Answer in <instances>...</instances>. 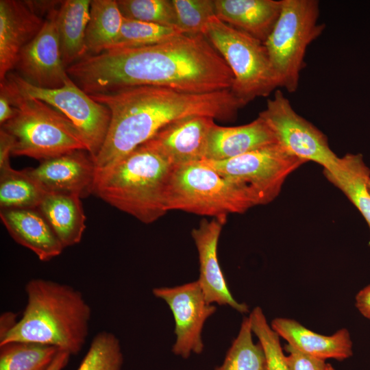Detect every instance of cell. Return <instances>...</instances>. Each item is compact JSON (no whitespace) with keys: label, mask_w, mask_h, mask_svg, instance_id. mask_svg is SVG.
Instances as JSON below:
<instances>
[{"label":"cell","mask_w":370,"mask_h":370,"mask_svg":"<svg viewBox=\"0 0 370 370\" xmlns=\"http://www.w3.org/2000/svg\"><path fill=\"white\" fill-rule=\"evenodd\" d=\"M285 349L286 361L290 370H330L333 367L325 360L302 353L288 344L285 345Z\"/></svg>","instance_id":"obj_34"},{"label":"cell","mask_w":370,"mask_h":370,"mask_svg":"<svg viewBox=\"0 0 370 370\" xmlns=\"http://www.w3.org/2000/svg\"><path fill=\"white\" fill-rule=\"evenodd\" d=\"M30 176L47 192L75 195L92 194L97 167L86 150H75L41 161L27 168Z\"/></svg>","instance_id":"obj_15"},{"label":"cell","mask_w":370,"mask_h":370,"mask_svg":"<svg viewBox=\"0 0 370 370\" xmlns=\"http://www.w3.org/2000/svg\"><path fill=\"white\" fill-rule=\"evenodd\" d=\"M355 306L364 317L370 321V284L357 293Z\"/></svg>","instance_id":"obj_36"},{"label":"cell","mask_w":370,"mask_h":370,"mask_svg":"<svg viewBox=\"0 0 370 370\" xmlns=\"http://www.w3.org/2000/svg\"><path fill=\"white\" fill-rule=\"evenodd\" d=\"M27 304L21 318L0 340L54 346L77 354L87 340L92 310L82 293L71 285L34 278L25 285Z\"/></svg>","instance_id":"obj_3"},{"label":"cell","mask_w":370,"mask_h":370,"mask_svg":"<svg viewBox=\"0 0 370 370\" xmlns=\"http://www.w3.org/2000/svg\"><path fill=\"white\" fill-rule=\"evenodd\" d=\"M203 34L230 69L234 76L230 90L243 106L279 88L264 43L217 16L208 21Z\"/></svg>","instance_id":"obj_7"},{"label":"cell","mask_w":370,"mask_h":370,"mask_svg":"<svg viewBox=\"0 0 370 370\" xmlns=\"http://www.w3.org/2000/svg\"><path fill=\"white\" fill-rule=\"evenodd\" d=\"M323 173L359 210L370 230V193L367 188L370 169L365 163L362 155L347 153L341 158L336 169L330 172L323 171Z\"/></svg>","instance_id":"obj_24"},{"label":"cell","mask_w":370,"mask_h":370,"mask_svg":"<svg viewBox=\"0 0 370 370\" xmlns=\"http://www.w3.org/2000/svg\"><path fill=\"white\" fill-rule=\"evenodd\" d=\"M216 16L264 43L280 15L282 0H214Z\"/></svg>","instance_id":"obj_20"},{"label":"cell","mask_w":370,"mask_h":370,"mask_svg":"<svg viewBox=\"0 0 370 370\" xmlns=\"http://www.w3.org/2000/svg\"><path fill=\"white\" fill-rule=\"evenodd\" d=\"M317 0H282L278 20L264 43L276 74L279 88L294 92L305 66L308 47L324 31L319 23Z\"/></svg>","instance_id":"obj_8"},{"label":"cell","mask_w":370,"mask_h":370,"mask_svg":"<svg viewBox=\"0 0 370 370\" xmlns=\"http://www.w3.org/2000/svg\"><path fill=\"white\" fill-rule=\"evenodd\" d=\"M14 145L13 137L5 131L0 129V172L12 168L10 163V156L12 155Z\"/></svg>","instance_id":"obj_35"},{"label":"cell","mask_w":370,"mask_h":370,"mask_svg":"<svg viewBox=\"0 0 370 370\" xmlns=\"http://www.w3.org/2000/svg\"><path fill=\"white\" fill-rule=\"evenodd\" d=\"M71 354L63 350H59L47 370H62L67 365Z\"/></svg>","instance_id":"obj_39"},{"label":"cell","mask_w":370,"mask_h":370,"mask_svg":"<svg viewBox=\"0 0 370 370\" xmlns=\"http://www.w3.org/2000/svg\"><path fill=\"white\" fill-rule=\"evenodd\" d=\"M0 218L11 237L41 261L52 260L64 249L38 209H3Z\"/></svg>","instance_id":"obj_19"},{"label":"cell","mask_w":370,"mask_h":370,"mask_svg":"<svg viewBox=\"0 0 370 370\" xmlns=\"http://www.w3.org/2000/svg\"><path fill=\"white\" fill-rule=\"evenodd\" d=\"M152 293L167 304L173 315L176 340L173 353L183 358L201 354L204 325L217 308L206 301L198 280L174 287L154 288Z\"/></svg>","instance_id":"obj_12"},{"label":"cell","mask_w":370,"mask_h":370,"mask_svg":"<svg viewBox=\"0 0 370 370\" xmlns=\"http://www.w3.org/2000/svg\"><path fill=\"white\" fill-rule=\"evenodd\" d=\"M0 88L14 110L12 117L1 125L14 138L12 156L41 162L75 150L87 151L77 128L60 112L21 92L8 75L0 82Z\"/></svg>","instance_id":"obj_5"},{"label":"cell","mask_w":370,"mask_h":370,"mask_svg":"<svg viewBox=\"0 0 370 370\" xmlns=\"http://www.w3.org/2000/svg\"><path fill=\"white\" fill-rule=\"evenodd\" d=\"M271 328L287 344L309 356L325 360L342 361L353 355V343L347 329L338 330L332 335H323L310 330L296 320L277 317Z\"/></svg>","instance_id":"obj_18"},{"label":"cell","mask_w":370,"mask_h":370,"mask_svg":"<svg viewBox=\"0 0 370 370\" xmlns=\"http://www.w3.org/2000/svg\"><path fill=\"white\" fill-rule=\"evenodd\" d=\"M173 166L144 143L115 163L97 169L92 194L143 223L168 211L166 195Z\"/></svg>","instance_id":"obj_4"},{"label":"cell","mask_w":370,"mask_h":370,"mask_svg":"<svg viewBox=\"0 0 370 370\" xmlns=\"http://www.w3.org/2000/svg\"><path fill=\"white\" fill-rule=\"evenodd\" d=\"M181 34L183 33L175 27L124 18L121 32L110 49L154 45Z\"/></svg>","instance_id":"obj_29"},{"label":"cell","mask_w":370,"mask_h":370,"mask_svg":"<svg viewBox=\"0 0 370 370\" xmlns=\"http://www.w3.org/2000/svg\"><path fill=\"white\" fill-rule=\"evenodd\" d=\"M278 143L274 134L259 116L253 121L234 127L212 126L204 160H225Z\"/></svg>","instance_id":"obj_21"},{"label":"cell","mask_w":370,"mask_h":370,"mask_svg":"<svg viewBox=\"0 0 370 370\" xmlns=\"http://www.w3.org/2000/svg\"><path fill=\"white\" fill-rule=\"evenodd\" d=\"M225 223L217 219L210 221L204 219L191 232L199 256L197 280L209 304L229 306L238 312L247 313L248 306L234 298L219 262L218 243Z\"/></svg>","instance_id":"obj_14"},{"label":"cell","mask_w":370,"mask_h":370,"mask_svg":"<svg viewBox=\"0 0 370 370\" xmlns=\"http://www.w3.org/2000/svg\"><path fill=\"white\" fill-rule=\"evenodd\" d=\"M90 95L110 112L106 138L94 159L97 169L119 161L177 120L206 116L231 121L244 107L230 89L195 94L138 86Z\"/></svg>","instance_id":"obj_2"},{"label":"cell","mask_w":370,"mask_h":370,"mask_svg":"<svg viewBox=\"0 0 370 370\" xmlns=\"http://www.w3.org/2000/svg\"><path fill=\"white\" fill-rule=\"evenodd\" d=\"M330 370H335V369H334V367H332Z\"/></svg>","instance_id":"obj_41"},{"label":"cell","mask_w":370,"mask_h":370,"mask_svg":"<svg viewBox=\"0 0 370 370\" xmlns=\"http://www.w3.org/2000/svg\"><path fill=\"white\" fill-rule=\"evenodd\" d=\"M116 1L125 18L177 28L176 13L172 0Z\"/></svg>","instance_id":"obj_31"},{"label":"cell","mask_w":370,"mask_h":370,"mask_svg":"<svg viewBox=\"0 0 370 370\" xmlns=\"http://www.w3.org/2000/svg\"><path fill=\"white\" fill-rule=\"evenodd\" d=\"M172 1L175 10L177 28L183 34H203L208 21L216 16L214 0Z\"/></svg>","instance_id":"obj_33"},{"label":"cell","mask_w":370,"mask_h":370,"mask_svg":"<svg viewBox=\"0 0 370 370\" xmlns=\"http://www.w3.org/2000/svg\"><path fill=\"white\" fill-rule=\"evenodd\" d=\"M215 123L212 117L193 116L164 127L147 143L173 166L200 162L205 159L208 136Z\"/></svg>","instance_id":"obj_16"},{"label":"cell","mask_w":370,"mask_h":370,"mask_svg":"<svg viewBox=\"0 0 370 370\" xmlns=\"http://www.w3.org/2000/svg\"><path fill=\"white\" fill-rule=\"evenodd\" d=\"M91 0H65L58 8L56 25L66 69L87 55L85 35Z\"/></svg>","instance_id":"obj_23"},{"label":"cell","mask_w":370,"mask_h":370,"mask_svg":"<svg viewBox=\"0 0 370 370\" xmlns=\"http://www.w3.org/2000/svg\"><path fill=\"white\" fill-rule=\"evenodd\" d=\"M14 114L10 97L4 89L0 88V124L2 125Z\"/></svg>","instance_id":"obj_37"},{"label":"cell","mask_w":370,"mask_h":370,"mask_svg":"<svg viewBox=\"0 0 370 370\" xmlns=\"http://www.w3.org/2000/svg\"><path fill=\"white\" fill-rule=\"evenodd\" d=\"M248 318L252 332L258 337L263 349L267 370H290L280 336L267 322L262 308L259 306L255 307Z\"/></svg>","instance_id":"obj_32"},{"label":"cell","mask_w":370,"mask_h":370,"mask_svg":"<svg viewBox=\"0 0 370 370\" xmlns=\"http://www.w3.org/2000/svg\"><path fill=\"white\" fill-rule=\"evenodd\" d=\"M38 210L64 248L80 243L86 217L79 196L47 193Z\"/></svg>","instance_id":"obj_22"},{"label":"cell","mask_w":370,"mask_h":370,"mask_svg":"<svg viewBox=\"0 0 370 370\" xmlns=\"http://www.w3.org/2000/svg\"><path fill=\"white\" fill-rule=\"evenodd\" d=\"M123 362L119 339L112 332L101 331L92 338L77 370H121Z\"/></svg>","instance_id":"obj_30"},{"label":"cell","mask_w":370,"mask_h":370,"mask_svg":"<svg viewBox=\"0 0 370 370\" xmlns=\"http://www.w3.org/2000/svg\"><path fill=\"white\" fill-rule=\"evenodd\" d=\"M60 349L29 342L0 345V370H47Z\"/></svg>","instance_id":"obj_27"},{"label":"cell","mask_w":370,"mask_h":370,"mask_svg":"<svg viewBox=\"0 0 370 370\" xmlns=\"http://www.w3.org/2000/svg\"><path fill=\"white\" fill-rule=\"evenodd\" d=\"M367 188L370 193V179L369 180L368 183H367Z\"/></svg>","instance_id":"obj_40"},{"label":"cell","mask_w":370,"mask_h":370,"mask_svg":"<svg viewBox=\"0 0 370 370\" xmlns=\"http://www.w3.org/2000/svg\"><path fill=\"white\" fill-rule=\"evenodd\" d=\"M258 116L270 127L278 143L292 155L317 163L325 171L338 167L341 158L332 150L325 135L300 116L280 90L267 99Z\"/></svg>","instance_id":"obj_11"},{"label":"cell","mask_w":370,"mask_h":370,"mask_svg":"<svg viewBox=\"0 0 370 370\" xmlns=\"http://www.w3.org/2000/svg\"><path fill=\"white\" fill-rule=\"evenodd\" d=\"M123 19L116 0H91L85 35L86 56L110 49L121 32Z\"/></svg>","instance_id":"obj_25"},{"label":"cell","mask_w":370,"mask_h":370,"mask_svg":"<svg viewBox=\"0 0 370 370\" xmlns=\"http://www.w3.org/2000/svg\"><path fill=\"white\" fill-rule=\"evenodd\" d=\"M47 193L27 169L0 172L1 210L38 209Z\"/></svg>","instance_id":"obj_26"},{"label":"cell","mask_w":370,"mask_h":370,"mask_svg":"<svg viewBox=\"0 0 370 370\" xmlns=\"http://www.w3.org/2000/svg\"><path fill=\"white\" fill-rule=\"evenodd\" d=\"M252 334L249 318L245 317L223 363L215 370H267L263 349L259 342H254Z\"/></svg>","instance_id":"obj_28"},{"label":"cell","mask_w":370,"mask_h":370,"mask_svg":"<svg viewBox=\"0 0 370 370\" xmlns=\"http://www.w3.org/2000/svg\"><path fill=\"white\" fill-rule=\"evenodd\" d=\"M88 95L129 87L156 86L187 93L230 89L233 74L203 34H181L141 47L114 48L86 56L66 68Z\"/></svg>","instance_id":"obj_1"},{"label":"cell","mask_w":370,"mask_h":370,"mask_svg":"<svg viewBox=\"0 0 370 370\" xmlns=\"http://www.w3.org/2000/svg\"><path fill=\"white\" fill-rule=\"evenodd\" d=\"M257 201L251 193L202 161L173 166L166 195L167 211L181 210L227 221Z\"/></svg>","instance_id":"obj_6"},{"label":"cell","mask_w":370,"mask_h":370,"mask_svg":"<svg viewBox=\"0 0 370 370\" xmlns=\"http://www.w3.org/2000/svg\"><path fill=\"white\" fill-rule=\"evenodd\" d=\"M201 161L247 189L258 206L273 201L288 176L306 162L290 153L278 143L228 160Z\"/></svg>","instance_id":"obj_9"},{"label":"cell","mask_w":370,"mask_h":370,"mask_svg":"<svg viewBox=\"0 0 370 370\" xmlns=\"http://www.w3.org/2000/svg\"><path fill=\"white\" fill-rule=\"evenodd\" d=\"M16 314L12 312H6L0 318V340L14 327L16 322Z\"/></svg>","instance_id":"obj_38"},{"label":"cell","mask_w":370,"mask_h":370,"mask_svg":"<svg viewBox=\"0 0 370 370\" xmlns=\"http://www.w3.org/2000/svg\"><path fill=\"white\" fill-rule=\"evenodd\" d=\"M58 8L46 15L38 34L21 51L14 69L25 80L40 88H60L69 77L57 31Z\"/></svg>","instance_id":"obj_13"},{"label":"cell","mask_w":370,"mask_h":370,"mask_svg":"<svg viewBox=\"0 0 370 370\" xmlns=\"http://www.w3.org/2000/svg\"><path fill=\"white\" fill-rule=\"evenodd\" d=\"M8 75L21 92L45 102L69 119L95 159L104 142L110 122V112L106 106L95 101L69 76L60 88H44L29 83L16 73Z\"/></svg>","instance_id":"obj_10"},{"label":"cell","mask_w":370,"mask_h":370,"mask_svg":"<svg viewBox=\"0 0 370 370\" xmlns=\"http://www.w3.org/2000/svg\"><path fill=\"white\" fill-rule=\"evenodd\" d=\"M44 22L31 1H0V82L14 69L21 51L38 34Z\"/></svg>","instance_id":"obj_17"}]
</instances>
